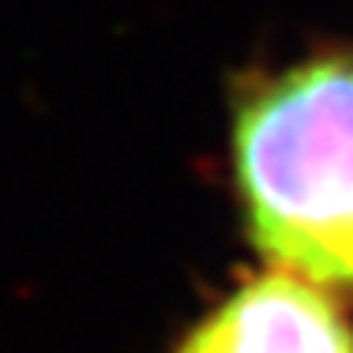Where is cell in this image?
Masks as SVG:
<instances>
[{"mask_svg": "<svg viewBox=\"0 0 353 353\" xmlns=\"http://www.w3.org/2000/svg\"><path fill=\"white\" fill-rule=\"evenodd\" d=\"M233 173L274 271L353 293V49L241 83Z\"/></svg>", "mask_w": 353, "mask_h": 353, "instance_id": "1", "label": "cell"}, {"mask_svg": "<svg viewBox=\"0 0 353 353\" xmlns=\"http://www.w3.org/2000/svg\"><path fill=\"white\" fill-rule=\"evenodd\" d=\"M176 353H353V327L327 290L271 271L225 297Z\"/></svg>", "mask_w": 353, "mask_h": 353, "instance_id": "2", "label": "cell"}]
</instances>
